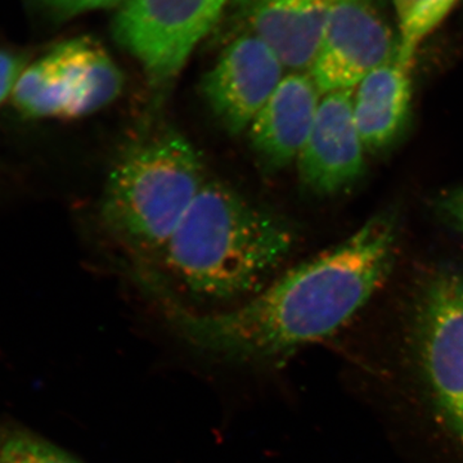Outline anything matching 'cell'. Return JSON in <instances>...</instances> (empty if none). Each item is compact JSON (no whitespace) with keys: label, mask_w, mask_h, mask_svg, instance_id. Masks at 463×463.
<instances>
[{"label":"cell","mask_w":463,"mask_h":463,"mask_svg":"<svg viewBox=\"0 0 463 463\" xmlns=\"http://www.w3.org/2000/svg\"><path fill=\"white\" fill-rule=\"evenodd\" d=\"M397 224L370 219L337 248L270 281L254 297L221 312L187 309L161 294L167 319L183 340L224 361H276L330 336L385 281L394 260Z\"/></svg>","instance_id":"obj_1"},{"label":"cell","mask_w":463,"mask_h":463,"mask_svg":"<svg viewBox=\"0 0 463 463\" xmlns=\"http://www.w3.org/2000/svg\"><path fill=\"white\" fill-rule=\"evenodd\" d=\"M279 215L219 181H206L161 251L165 270L194 297L249 298L263 289L294 246Z\"/></svg>","instance_id":"obj_2"},{"label":"cell","mask_w":463,"mask_h":463,"mask_svg":"<svg viewBox=\"0 0 463 463\" xmlns=\"http://www.w3.org/2000/svg\"><path fill=\"white\" fill-rule=\"evenodd\" d=\"M205 183L194 146L174 128H160L116 157L103 188V222L134 251L161 254Z\"/></svg>","instance_id":"obj_3"},{"label":"cell","mask_w":463,"mask_h":463,"mask_svg":"<svg viewBox=\"0 0 463 463\" xmlns=\"http://www.w3.org/2000/svg\"><path fill=\"white\" fill-rule=\"evenodd\" d=\"M123 85V74L108 52L81 38L27 66L14 100L29 118H83L111 105Z\"/></svg>","instance_id":"obj_4"},{"label":"cell","mask_w":463,"mask_h":463,"mask_svg":"<svg viewBox=\"0 0 463 463\" xmlns=\"http://www.w3.org/2000/svg\"><path fill=\"white\" fill-rule=\"evenodd\" d=\"M228 0H125L115 18L118 44L155 88H165L214 26Z\"/></svg>","instance_id":"obj_5"},{"label":"cell","mask_w":463,"mask_h":463,"mask_svg":"<svg viewBox=\"0 0 463 463\" xmlns=\"http://www.w3.org/2000/svg\"><path fill=\"white\" fill-rule=\"evenodd\" d=\"M417 346L423 373L447 425L463 443V279L439 273L422 292Z\"/></svg>","instance_id":"obj_6"},{"label":"cell","mask_w":463,"mask_h":463,"mask_svg":"<svg viewBox=\"0 0 463 463\" xmlns=\"http://www.w3.org/2000/svg\"><path fill=\"white\" fill-rule=\"evenodd\" d=\"M398 53L379 0H336L309 69L321 94L355 90L356 85Z\"/></svg>","instance_id":"obj_7"},{"label":"cell","mask_w":463,"mask_h":463,"mask_svg":"<svg viewBox=\"0 0 463 463\" xmlns=\"http://www.w3.org/2000/svg\"><path fill=\"white\" fill-rule=\"evenodd\" d=\"M281 60L254 33L232 42L203 81L207 108L231 136L248 132L281 84Z\"/></svg>","instance_id":"obj_8"},{"label":"cell","mask_w":463,"mask_h":463,"mask_svg":"<svg viewBox=\"0 0 463 463\" xmlns=\"http://www.w3.org/2000/svg\"><path fill=\"white\" fill-rule=\"evenodd\" d=\"M354 90L323 94L300 156L298 175L319 196L354 185L365 170L364 146L354 120Z\"/></svg>","instance_id":"obj_9"},{"label":"cell","mask_w":463,"mask_h":463,"mask_svg":"<svg viewBox=\"0 0 463 463\" xmlns=\"http://www.w3.org/2000/svg\"><path fill=\"white\" fill-rule=\"evenodd\" d=\"M321 96L309 74L285 75L248 129L250 146L265 169L279 172L298 161Z\"/></svg>","instance_id":"obj_10"},{"label":"cell","mask_w":463,"mask_h":463,"mask_svg":"<svg viewBox=\"0 0 463 463\" xmlns=\"http://www.w3.org/2000/svg\"><path fill=\"white\" fill-rule=\"evenodd\" d=\"M353 108L365 151L392 147L403 136L412 114L411 70L397 58L373 70L356 85Z\"/></svg>","instance_id":"obj_11"},{"label":"cell","mask_w":463,"mask_h":463,"mask_svg":"<svg viewBox=\"0 0 463 463\" xmlns=\"http://www.w3.org/2000/svg\"><path fill=\"white\" fill-rule=\"evenodd\" d=\"M336 0H259L252 33L263 39L292 72L309 70Z\"/></svg>","instance_id":"obj_12"},{"label":"cell","mask_w":463,"mask_h":463,"mask_svg":"<svg viewBox=\"0 0 463 463\" xmlns=\"http://www.w3.org/2000/svg\"><path fill=\"white\" fill-rule=\"evenodd\" d=\"M459 0H392L398 25L397 61L412 71L420 45L438 29Z\"/></svg>","instance_id":"obj_13"},{"label":"cell","mask_w":463,"mask_h":463,"mask_svg":"<svg viewBox=\"0 0 463 463\" xmlns=\"http://www.w3.org/2000/svg\"><path fill=\"white\" fill-rule=\"evenodd\" d=\"M0 463H79L60 448L29 434H16L0 446Z\"/></svg>","instance_id":"obj_14"},{"label":"cell","mask_w":463,"mask_h":463,"mask_svg":"<svg viewBox=\"0 0 463 463\" xmlns=\"http://www.w3.org/2000/svg\"><path fill=\"white\" fill-rule=\"evenodd\" d=\"M26 67L25 58L11 52L0 51V105L9 96H14Z\"/></svg>","instance_id":"obj_15"},{"label":"cell","mask_w":463,"mask_h":463,"mask_svg":"<svg viewBox=\"0 0 463 463\" xmlns=\"http://www.w3.org/2000/svg\"><path fill=\"white\" fill-rule=\"evenodd\" d=\"M439 213L463 234V187L444 192L437 201Z\"/></svg>","instance_id":"obj_16"},{"label":"cell","mask_w":463,"mask_h":463,"mask_svg":"<svg viewBox=\"0 0 463 463\" xmlns=\"http://www.w3.org/2000/svg\"><path fill=\"white\" fill-rule=\"evenodd\" d=\"M52 7L66 14L91 11V9L109 7L112 5H123L125 0H45Z\"/></svg>","instance_id":"obj_17"}]
</instances>
